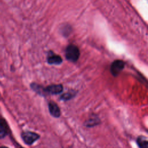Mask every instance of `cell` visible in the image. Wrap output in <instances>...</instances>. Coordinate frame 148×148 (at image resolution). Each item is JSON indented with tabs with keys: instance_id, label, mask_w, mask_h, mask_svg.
<instances>
[{
	"instance_id": "1",
	"label": "cell",
	"mask_w": 148,
	"mask_h": 148,
	"mask_svg": "<svg viewBox=\"0 0 148 148\" xmlns=\"http://www.w3.org/2000/svg\"><path fill=\"white\" fill-rule=\"evenodd\" d=\"M65 58L67 60L75 62L77 61L80 56V51L79 48L73 45H70L67 46L65 49Z\"/></svg>"
},
{
	"instance_id": "2",
	"label": "cell",
	"mask_w": 148,
	"mask_h": 148,
	"mask_svg": "<svg viewBox=\"0 0 148 148\" xmlns=\"http://www.w3.org/2000/svg\"><path fill=\"white\" fill-rule=\"evenodd\" d=\"M40 136L34 132L25 131L21 134V138L27 145H32L39 138Z\"/></svg>"
},
{
	"instance_id": "3",
	"label": "cell",
	"mask_w": 148,
	"mask_h": 148,
	"mask_svg": "<svg viewBox=\"0 0 148 148\" xmlns=\"http://www.w3.org/2000/svg\"><path fill=\"white\" fill-rule=\"evenodd\" d=\"M125 62L120 60L114 61L110 65V72L114 76H117L124 69Z\"/></svg>"
},
{
	"instance_id": "4",
	"label": "cell",
	"mask_w": 148,
	"mask_h": 148,
	"mask_svg": "<svg viewBox=\"0 0 148 148\" xmlns=\"http://www.w3.org/2000/svg\"><path fill=\"white\" fill-rule=\"evenodd\" d=\"M63 91V87L61 84H52L45 88H43L44 94H58Z\"/></svg>"
},
{
	"instance_id": "5",
	"label": "cell",
	"mask_w": 148,
	"mask_h": 148,
	"mask_svg": "<svg viewBox=\"0 0 148 148\" xmlns=\"http://www.w3.org/2000/svg\"><path fill=\"white\" fill-rule=\"evenodd\" d=\"M49 110L50 114L54 117H59L61 114L60 109L56 103L53 101H50L49 103Z\"/></svg>"
},
{
	"instance_id": "6",
	"label": "cell",
	"mask_w": 148,
	"mask_h": 148,
	"mask_svg": "<svg viewBox=\"0 0 148 148\" xmlns=\"http://www.w3.org/2000/svg\"><path fill=\"white\" fill-rule=\"evenodd\" d=\"M47 61L51 65H59L62 62V59L60 56L51 52L49 54Z\"/></svg>"
},
{
	"instance_id": "7",
	"label": "cell",
	"mask_w": 148,
	"mask_h": 148,
	"mask_svg": "<svg viewBox=\"0 0 148 148\" xmlns=\"http://www.w3.org/2000/svg\"><path fill=\"white\" fill-rule=\"evenodd\" d=\"M8 126L6 121L0 118V138H3L8 132Z\"/></svg>"
},
{
	"instance_id": "8",
	"label": "cell",
	"mask_w": 148,
	"mask_h": 148,
	"mask_svg": "<svg viewBox=\"0 0 148 148\" xmlns=\"http://www.w3.org/2000/svg\"><path fill=\"white\" fill-rule=\"evenodd\" d=\"M136 143L139 148H148L147 138L145 136H139L137 138Z\"/></svg>"
},
{
	"instance_id": "9",
	"label": "cell",
	"mask_w": 148,
	"mask_h": 148,
	"mask_svg": "<svg viewBox=\"0 0 148 148\" xmlns=\"http://www.w3.org/2000/svg\"><path fill=\"white\" fill-rule=\"evenodd\" d=\"M100 123L99 119L96 116H92L90 119L87 120L85 123V125L87 127H92L98 125Z\"/></svg>"
},
{
	"instance_id": "10",
	"label": "cell",
	"mask_w": 148,
	"mask_h": 148,
	"mask_svg": "<svg viewBox=\"0 0 148 148\" xmlns=\"http://www.w3.org/2000/svg\"><path fill=\"white\" fill-rule=\"evenodd\" d=\"M31 87L34 91L36 92L38 94H39L40 95H43L44 94L43 87L38 85V84L33 83L31 84Z\"/></svg>"
},
{
	"instance_id": "11",
	"label": "cell",
	"mask_w": 148,
	"mask_h": 148,
	"mask_svg": "<svg viewBox=\"0 0 148 148\" xmlns=\"http://www.w3.org/2000/svg\"><path fill=\"white\" fill-rule=\"evenodd\" d=\"M75 92L74 91L72 92H67L66 93L63 94L61 97L60 99L62 101H68L72 98L75 96Z\"/></svg>"
},
{
	"instance_id": "12",
	"label": "cell",
	"mask_w": 148,
	"mask_h": 148,
	"mask_svg": "<svg viewBox=\"0 0 148 148\" xmlns=\"http://www.w3.org/2000/svg\"><path fill=\"white\" fill-rule=\"evenodd\" d=\"M0 148H8V147H5V146H2V147H0Z\"/></svg>"
},
{
	"instance_id": "13",
	"label": "cell",
	"mask_w": 148,
	"mask_h": 148,
	"mask_svg": "<svg viewBox=\"0 0 148 148\" xmlns=\"http://www.w3.org/2000/svg\"><path fill=\"white\" fill-rule=\"evenodd\" d=\"M21 148H23V147H21Z\"/></svg>"
}]
</instances>
